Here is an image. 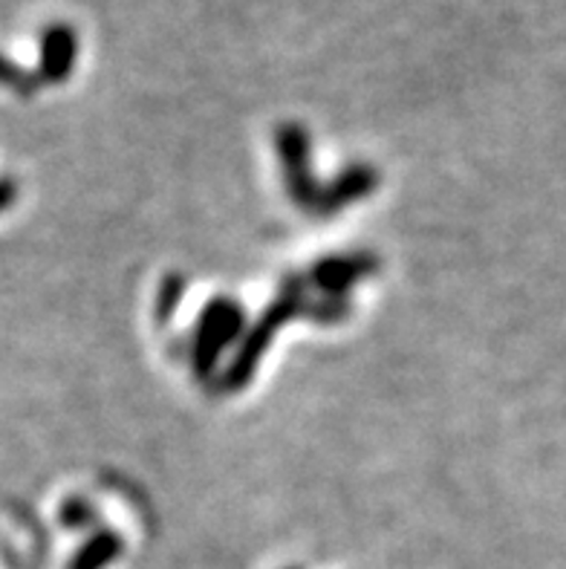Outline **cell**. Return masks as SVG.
I'll list each match as a JSON object with an SVG mask.
<instances>
[{
    "instance_id": "7",
    "label": "cell",
    "mask_w": 566,
    "mask_h": 569,
    "mask_svg": "<svg viewBox=\"0 0 566 569\" xmlns=\"http://www.w3.org/2000/svg\"><path fill=\"white\" fill-rule=\"evenodd\" d=\"M14 200V182L0 180V211H7Z\"/></svg>"
},
{
    "instance_id": "3",
    "label": "cell",
    "mask_w": 566,
    "mask_h": 569,
    "mask_svg": "<svg viewBox=\"0 0 566 569\" xmlns=\"http://www.w3.org/2000/svg\"><path fill=\"white\" fill-rule=\"evenodd\" d=\"M116 552H119V541L110 538V535H101L99 541L90 543V547L76 558V569H99L101 563L108 561V558H113Z\"/></svg>"
},
{
    "instance_id": "1",
    "label": "cell",
    "mask_w": 566,
    "mask_h": 569,
    "mask_svg": "<svg viewBox=\"0 0 566 569\" xmlns=\"http://www.w3.org/2000/svg\"><path fill=\"white\" fill-rule=\"evenodd\" d=\"M240 321H244V316H240V310H237L235 303L215 301L208 307L206 318H202L200 345H197V368H200V373L211 368L215 356L220 353L222 347L231 341V336L240 330Z\"/></svg>"
},
{
    "instance_id": "4",
    "label": "cell",
    "mask_w": 566,
    "mask_h": 569,
    "mask_svg": "<svg viewBox=\"0 0 566 569\" xmlns=\"http://www.w3.org/2000/svg\"><path fill=\"white\" fill-rule=\"evenodd\" d=\"M370 186H374V173H370V171H352L347 180H341L336 188H332V194H330L332 206H330V209H336V206H341V202L352 200V197L365 194Z\"/></svg>"
},
{
    "instance_id": "2",
    "label": "cell",
    "mask_w": 566,
    "mask_h": 569,
    "mask_svg": "<svg viewBox=\"0 0 566 569\" xmlns=\"http://www.w3.org/2000/svg\"><path fill=\"white\" fill-rule=\"evenodd\" d=\"M76 32L64 23H56L43 32L41 38V79L61 81L72 72L76 64Z\"/></svg>"
},
{
    "instance_id": "5",
    "label": "cell",
    "mask_w": 566,
    "mask_h": 569,
    "mask_svg": "<svg viewBox=\"0 0 566 569\" xmlns=\"http://www.w3.org/2000/svg\"><path fill=\"white\" fill-rule=\"evenodd\" d=\"M361 269H352V263H332L324 272H318V281L327 283L330 289H341L352 281V278H359Z\"/></svg>"
},
{
    "instance_id": "6",
    "label": "cell",
    "mask_w": 566,
    "mask_h": 569,
    "mask_svg": "<svg viewBox=\"0 0 566 569\" xmlns=\"http://www.w3.org/2000/svg\"><path fill=\"white\" fill-rule=\"evenodd\" d=\"M0 84H9L14 90H21V93H29L32 90V76L23 72L21 67H14L9 58L0 56Z\"/></svg>"
}]
</instances>
